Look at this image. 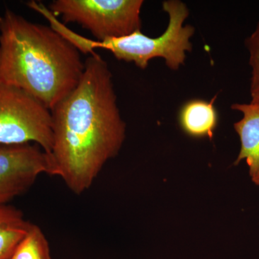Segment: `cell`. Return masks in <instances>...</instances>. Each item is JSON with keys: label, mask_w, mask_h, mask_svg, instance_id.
Segmentation results:
<instances>
[{"label": "cell", "mask_w": 259, "mask_h": 259, "mask_svg": "<svg viewBox=\"0 0 259 259\" xmlns=\"http://www.w3.org/2000/svg\"><path fill=\"white\" fill-rule=\"evenodd\" d=\"M84 66L79 84L51 110L56 176L79 195L118 154L126 132L108 65L95 53Z\"/></svg>", "instance_id": "cell-1"}, {"label": "cell", "mask_w": 259, "mask_h": 259, "mask_svg": "<svg viewBox=\"0 0 259 259\" xmlns=\"http://www.w3.org/2000/svg\"><path fill=\"white\" fill-rule=\"evenodd\" d=\"M81 53L50 25L11 10L0 15V83L18 88L52 110L79 84Z\"/></svg>", "instance_id": "cell-2"}, {"label": "cell", "mask_w": 259, "mask_h": 259, "mask_svg": "<svg viewBox=\"0 0 259 259\" xmlns=\"http://www.w3.org/2000/svg\"><path fill=\"white\" fill-rule=\"evenodd\" d=\"M163 10L168 15V26L160 36H147L137 30L118 38L96 40L76 33L64 24L58 25L57 31L83 54H95V49L110 51L116 59L132 62L137 67L145 69L154 58H163L171 70H178L185 64L186 54L192 50L191 37L194 28L184 25L190 12L185 3L180 0H168L163 3Z\"/></svg>", "instance_id": "cell-3"}, {"label": "cell", "mask_w": 259, "mask_h": 259, "mask_svg": "<svg viewBox=\"0 0 259 259\" xmlns=\"http://www.w3.org/2000/svg\"><path fill=\"white\" fill-rule=\"evenodd\" d=\"M143 0H54L49 9L64 25L79 24L96 40L127 36L141 29Z\"/></svg>", "instance_id": "cell-4"}, {"label": "cell", "mask_w": 259, "mask_h": 259, "mask_svg": "<svg viewBox=\"0 0 259 259\" xmlns=\"http://www.w3.org/2000/svg\"><path fill=\"white\" fill-rule=\"evenodd\" d=\"M36 144L50 155L51 111L25 92L0 83V144Z\"/></svg>", "instance_id": "cell-5"}, {"label": "cell", "mask_w": 259, "mask_h": 259, "mask_svg": "<svg viewBox=\"0 0 259 259\" xmlns=\"http://www.w3.org/2000/svg\"><path fill=\"white\" fill-rule=\"evenodd\" d=\"M56 176L48 154L36 144H0V205L28 190L41 175Z\"/></svg>", "instance_id": "cell-6"}, {"label": "cell", "mask_w": 259, "mask_h": 259, "mask_svg": "<svg viewBox=\"0 0 259 259\" xmlns=\"http://www.w3.org/2000/svg\"><path fill=\"white\" fill-rule=\"evenodd\" d=\"M232 110L241 112L242 118L234 124L241 141V149L235 165L245 161L251 178L259 174V101L233 104Z\"/></svg>", "instance_id": "cell-7"}, {"label": "cell", "mask_w": 259, "mask_h": 259, "mask_svg": "<svg viewBox=\"0 0 259 259\" xmlns=\"http://www.w3.org/2000/svg\"><path fill=\"white\" fill-rule=\"evenodd\" d=\"M189 100L181 107L178 120L186 135L194 139L208 138L212 140L218 123V115L214 100Z\"/></svg>", "instance_id": "cell-8"}, {"label": "cell", "mask_w": 259, "mask_h": 259, "mask_svg": "<svg viewBox=\"0 0 259 259\" xmlns=\"http://www.w3.org/2000/svg\"><path fill=\"white\" fill-rule=\"evenodd\" d=\"M31 225L20 209L0 205V259L10 258Z\"/></svg>", "instance_id": "cell-9"}, {"label": "cell", "mask_w": 259, "mask_h": 259, "mask_svg": "<svg viewBox=\"0 0 259 259\" xmlns=\"http://www.w3.org/2000/svg\"><path fill=\"white\" fill-rule=\"evenodd\" d=\"M10 259H52L49 242L40 227L32 223Z\"/></svg>", "instance_id": "cell-10"}, {"label": "cell", "mask_w": 259, "mask_h": 259, "mask_svg": "<svg viewBox=\"0 0 259 259\" xmlns=\"http://www.w3.org/2000/svg\"><path fill=\"white\" fill-rule=\"evenodd\" d=\"M249 52V64L251 67L250 93L259 89V23L254 32L245 40Z\"/></svg>", "instance_id": "cell-11"}, {"label": "cell", "mask_w": 259, "mask_h": 259, "mask_svg": "<svg viewBox=\"0 0 259 259\" xmlns=\"http://www.w3.org/2000/svg\"><path fill=\"white\" fill-rule=\"evenodd\" d=\"M251 101H259V89L250 93Z\"/></svg>", "instance_id": "cell-12"}, {"label": "cell", "mask_w": 259, "mask_h": 259, "mask_svg": "<svg viewBox=\"0 0 259 259\" xmlns=\"http://www.w3.org/2000/svg\"><path fill=\"white\" fill-rule=\"evenodd\" d=\"M252 180H253V182H254L255 185L259 186V174L258 175H256V176L253 177Z\"/></svg>", "instance_id": "cell-13"}]
</instances>
